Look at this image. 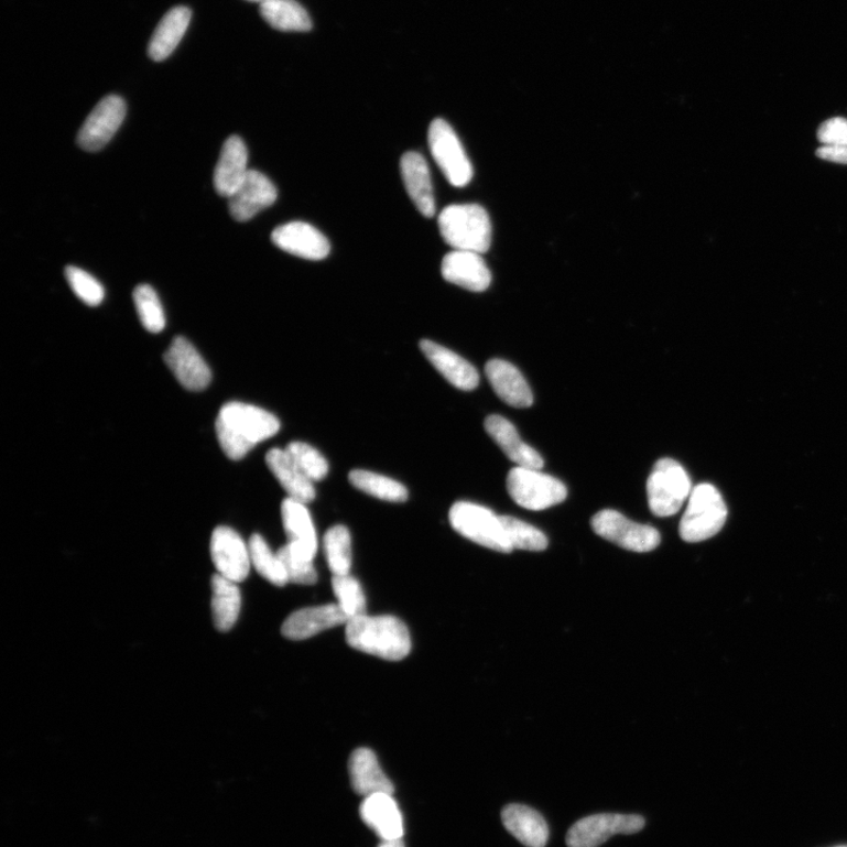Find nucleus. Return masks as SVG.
<instances>
[{
    "label": "nucleus",
    "mask_w": 847,
    "mask_h": 847,
    "mask_svg": "<svg viewBox=\"0 0 847 847\" xmlns=\"http://www.w3.org/2000/svg\"><path fill=\"white\" fill-rule=\"evenodd\" d=\"M281 422L273 413L246 403L225 404L216 421L222 453L232 460L245 458L251 449L276 434Z\"/></svg>",
    "instance_id": "obj_1"
},
{
    "label": "nucleus",
    "mask_w": 847,
    "mask_h": 847,
    "mask_svg": "<svg viewBox=\"0 0 847 847\" xmlns=\"http://www.w3.org/2000/svg\"><path fill=\"white\" fill-rule=\"evenodd\" d=\"M345 637L351 648L386 661H402L411 651L409 629L394 616L355 617L348 621Z\"/></svg>",
    "instance_id": "obj_2"
},
{
    "label": "nucleus",
    "mask_w": 847,
    "mask_h": 847,
    "mask_svg": "<svg viewBox=\"0 0 847 847\" xmlns=\"http://www.w3.org/2000/svg\"><path fill=\"white\" fill-rule=\"evenodd\" d=\"M439 231L454 250L487 252L491 247V220L477 204L449 205L438 218Z\"/></svg>",
    "instance_id": "obj_3"
},
{
    "label": "nucleus",
    "mask_w": 847,
    "mask_h": 847,
    "mask_svg": "<svg viewBox=\"0 0 847 847\" xmlns=\"http://www.w3.org/2000/svg\"><path fill=\"white\" fill-rule=\"evenodd\" d=\"M728 508L712 484H701L689 495L680 533L687 543H701L715 537L723 529Z\"/></svg>",
    "instance_id": "obj_4"
},
{
    "label": "nucleus",
    "mask_w": 847,
    "mask_h": 847,
    "mask_svg": "<svg viewBox=\"0 0 847 847\" xmlns=\"http://www.w3.org/2000/svg\"><path fill=\"white\" fill-rule=\"evenodd\" d=\"M449 524L463 537L490 550L511 553L513 551L500 515L488 508L458 501L448 513Z\"/></svg>",
    "instance_id": "obj_5"
},
{
    "label": "nucleus",
    "mask_w": 847,
    "mask_h": 847,
    "mask_svg": "<svg viewBox=\"0 0 847 847\" xmlns=\"http://www.w3.org/2000/svg\"><path fill=\"white\" fill-rule=\"evenodd\" d=\"M647 490L651 512L661 518L671 517L689 496L691 480L678 461L664 458L654 464Z\"/></svg>",
    "instance_id": "obj_6"
},
{
    "label": "nucleus",
    "mask_w": 847,
    "mask_h": 847,
    "mask_svg": "<svg viewBox=\"0 0 847 847\" xmlns=\"http://www.w3.org/2000/svg\"><path fill=\"white\" fill-rule=\"evenodd\" d=\"M508 492L514 503L532 511L558 506L567 497L564 484L540 470L517 466L508 476Z\"/></svg>",
    "instance_id": "obj_7"
},
{
    "label": "nucleus",
    "mask_w": 847,
    "mask_h": 847,
    "mask_svg": "<svg viewBox=\"0 0 847 847\" xmlns=\"http://www.w3.org/2000/svg\"><path fill=\"white\" fill-rule=\"evenodd\" d=\"M428 148L449 184L468 185L474 177L473 164L455 130L444 119H435L427 133Z\"/></svg>",
    "instance_id": "obj_8"
},
{
    "label": "nucleus",
    "mask_w": 847,
    "mask_h": 847,
    "mask_svg": "<svg viewBox=\"0 0 847 847\" xmlns=\"http://www.w3.org/2000/svg\"><path fill=\"white\" fill-rule=\"evenodd\" d=\"M599 537L633 552H650L661 544V534L650 525L634 523L618 511L602 510L591 521Z\"/></svg>",
    "instance_id": "obj_9"
},
{
    "label": "nucleus",
    "mask_w": 847,
    "mask_h": 847,
    "mask_svg": "<svg viewBox=\"0 0 847 847\" xmlns=\"http://www.w3.org/2000/svg\"><path fill=\"white\" fill-rule=\"evenodd\" d=\"M645 819L638 815L600 814L578 821L566 835L568 847H598L615 835L641 833Z\"/></svg>",
    "instance_id": "obj_10"
},
{
    "label": "nucleus",
    "mask_w": 847,
    "mask_h": 847,
    "mask_svg": "<svg viewBox=\"0 0 847 847\" xmlns=\"http://www.w3.org/2000/svg\"><path fill=\"white\" fill-rule=\"evenodd\" d=\"M126 116L123 98L111 95L101 99L79 130L78 145L88 152L100 151L122 127Z\"/></svg>",
    "instance_id": "obj_11"
},
{
    "label": "nucleus",
    "mask_w": 847,
    "mask_h": 847,
    "mask_svg": "<svg viewBox=\"0 0 847 847\" xmlns=\"http://www.w3.org/2000/svg\"><path fill=\"white\" fill-rule=\"evenodd\" d=\"M210 551L218 575L237 584L249 577L250 549L238 532L229 526L215 529Z\"/></svg>",
    "instance_id": "obj_12"
},
{
    "label": "nucleus",
    "mask_w": 847,
    "mask_h": 847,
    "mask_svg": "<svg viewBox=\"0 0 847 847\" xmlns=\"http://www.w3.org/2000/svg\"><path fill=\"white\" fill-rule=\"evenodd\" d=\"M167 368L186 390L203 391L210 386L213 373L209 366L184 337H176L164 355Z\"/></svg>",
    "instance_id": "obj_13"
},
{
    "label": "nucleus",
    "mask_w": 847,
    "mask_h": 847,
    "mask_svg": "<svg viewBox=\"0 0 847 847\" xmlns=\"http://www.w3.org/2000/svg\"><path fill=\"white\" fill-rule=\"evenodd\" d=\"M271 240L276 248L307 261H322L332 249L327 238L304 221L281 225L272 232Z\"/></svg>",
    "instance_id": "obj_14"
},
{
    "label": "nucleus",
    "mask_w": 847,
    "mask_h": 847,
    "mask_svg": "<svg viewBox=\"0 0 847 847\" xmlns=\"http://www.w3.org/2000/svg\"><path fill=\"white\" fill-rule=\"evenodd\" d=\"M279 197L274 184L257 170L249 174L237 192L229 198V209L237 221H248L268 209Z\"/></svg>",
    "instance_id": "obj_15"
},
{
    "label": "nucleus",
    "mask_w": 847,
    "mask_h": 847,
    "mask_svg": "<svg viewBox=\"0 0 847 847\" xmlns=\"http://www.w3.org/2000/svg\"><path fill=\"white\" fill-rule=\"evenodd\" d=\"M443 279L473 292L486 291L492 281L491 271L480 253L454 250L442 262Z\"/></svg>",
    "instance_id": "obj_16"
},
{
    "label": "nucleus",
    "mask_w": 847,
    "mask_h": 847,
    "mask_svg": "<svg viewBox=\"0 0 847 847\" xmlns=\"http://www.w3.org/2000/svg\"><path fill=\"white\" fill-rule=\"evenodd\" d=\"M248 161V148L240 137L231 135L225 141L214 175L215 189L219 196L229 199L243 184L250 171Z\"/></svg>",
    "instance_id": "obj_17"
},
{
    "label": "nucleus",
    "mask_w": 847,
    "mask_h": 847,
    "mask_svg": "<svg viewBox=\"0 0 847 847\" xmlns=\"http://www.w3.org/2000/svg\"><path fill=\"white\" fill-rule=\"evenodd\" d=\"M361 821L382 840L404 837V818L393 794L376 793L362 801Z\"/></svg>",
    "instance_id": "obj_18"
},
{
    "label": "nucleus",
    "mask_w": 847,
    "mask_h": 847,
    "mask_svg": "<svg viewBox=\"0 0 847 847\" xmlns=\"http://www.w3.org/2000/svg\"><path fill=\"white\" fill-rule=\"evenodd\" d=\"M349 618L343 612L338 604H326L322 607L306 608L290 615L282 627V633L292 641L304 639L347 625Z\"/></svg>",
    "instance_id": "obj_19"
},
{
    "label": "nucleus",
    "mask_w": 847,
    "mask_h": 847,
    "mask_svg": "<svg viewBox=\"0 0 847 847\" xmlns=\"http://www.w3.org/2000/svg\"><path fill=\"white\" fill-rule=\"evenodd\" d=\"M420 348L449 384L463 391H473L478 387L479 373L468 360L432 340H422Z\"/></svg>",
    "instance_id": "obj_20"
},
{
    "label": "nucleus",
    "mask_w": 847,
    "mask_h": 847,
    "mask_svg": "<svg viewBox=\"0 0 847 847\" xmlns=\"http://www.w3.org/2000/svg\"><path fill=\"white\" fill-rule=\"evenodd\" d=\"M401 174L406 192L417 210L426 218L436 214L434 186H432L430 169L423 155L419 152H408L401 160Z\"/></svg>",
    "instance_id": "obj_21"
},
{
    "label": "nucleus",
    "mask_w": 847,
    "mask_h": 847,
    "mask_svg": "<svg viewBox=\"0 0 847 847\" xmlns=\"http://www.w3.org/2000/svg\"><path fill=\"white\" fill-rule=\"evenodd\" d=\"M488 435L496 442L507 457L522 468L542 470L544 459L522 441L518 431L508 420L492 414L484 423Z\"/></svg>",
    "instance_id": "obj_22"
},
{
    "label": "nucleus",
    "mask_w": 847,
    "mask_h": 847,
    "mask_svg": "<svg viewBox=\"0 0 847 847\" xmlns=\"http://www.w3.org/2000/svg\"><path fill=\"white\" fill-rule=\"evenodd\" d=\"M486 373L492 389L501 401L518 409H525L532 405V391L521 371L512 366L511 362L492 359L488 361Z\"/></svg>",
    "instance_id": "obj_23"
},
{
    "label": "nucleus",
    "mask_w": 847,
    "mask_h": 847,
    "mask_svg": "<svg viewBox=\"0 0 847 847\" xmlns=\"http://www.w3.org/2000/svg\"><path fill=\"white\" fill-rule=\"evenodd\" d=\"M271 474L280 481L289 498L308 504L316 498L314 481L311 480L283 448H271L267 455Z\"/></svg>",
    "instance_id": "obj_24"
},
{
    "label": "nucleus",
    "mask_w": 847,
    "mask_h": 847,
    "mask_svg": "<svg viewBox=\"0 0 847 847\" xmlns=\"http://www.w3.org/2000/svg\"><path fill=\"white\" fill-rule=\"evenodd\" d=\"M282 518L287 544L307 558L315 560L318 550L317 532L306 504L287 498L282 504Z\"/></svg>",
    "instance_id": "obj_25"
},
{
    "label": "nucleus",
    "mask_w": 847,
    "mask_h": 847,
    "mask_svg": "<svg viewBox=\"0 0 847 847\" xmlns=\"http://www.w3.org/2000/svg\"><path fill=\"white\" fill-rule=\"evenodd\" d=\"M351 785L356 793L362 797L372 796L376 793L393 794L394 786L382 768H380L374 752L367 748L354 751L349 760Z\"/></svg>",
    "instance_id": "obj_26"
},
{
    "label": "nucleus",
    "mask_w": 847,
    "mask_h": 847,
    "mask_svg": "<svg viewBox=\"0 0 847 847\" xmlns=\"http://www.w3.org/2000/svg\"><path fill=\"white\" fill-rule=\"evenodd\" d=\"M508 832L528 847H545L549 827L540 812L522 804H510L501 811Z\"/></svg>",
    "instance_id": "obj_27"
},
{
    "label": "nucleus",
    "mask_w": 847,
    "mask_h": 847,
    "mask_svg": "<svg viewBox=\"0 0 847 847\" xmlns=\"http://www.w3.org/2000/svg\"><path fill=\"white\" fill-rule=\"evenodd\" d=\"M189 21L192 10L184 7L170 10L153 33L149 45L150 57L155 62L170 57L184 37Z\"/></svg>",
    "instance_id": "obj_28"
},
{
    "label": "nucleus",
    "mask_w": 847,
    "mask_h": 847,
    "mask_svg": "<svg viewBox=\"0 0 847 847\" xmlns=\"http://www.w3.org/2000/svg\"><path fill=\"white\" fill-rule=\"evenodd\" d=\"M211 589L214 625L218 631L228 632L237 623L240 613L241 595L238 584L217 574L211 579Z\"/></svg>",
    "instance_id": "obj_29"
},
{
    "label": "nucleus",
    "mask_w": 847,
    "mask_h": 847,
    "mask_svg": "<svg viewBox=\"0 0 847 847\" xmlns=\"http://www.w3.org/2000/svg\"><path fill=\"white\" fill-rule=\"evenodd\" d=\"M261 13L276 30L306 32L313 29L308 13L296 0H265L261 3Z\"/></svg>",
    "instance_id": "obj_30"
},
{
    "label": "nucleus",
    "mask_w": 847,
    "mask_h": 847,
    "mask_svg": "<svg viewBox=\"0 0 847 847\" xmlns=\"http://www.w3.org/2000/svg\"><path fill=\"white\" fill-rule=\"evenodd\" d=\"M349 479L356 489L374 498L392 501V503H403L409 497L408 489L403 484L383 475L354 470L350 473Z\"/></svg>",
    "instance_id": "obj_31"
},
{
    "label": "nucleus",
    "mask_w": 847,
    "mask_h": 847,
    "mask_svg": "<svg viewBox=\"0 0 847 847\" xmlns=\"http://www.w3.org/2000/svg\"><path fill=\"white\" fill-rule=\"evenodd\" d=\"M324 552L334 576L350 575L352 565L351 534L348 528L336 525L324 535Z\"/></svg>",
    "instance_id": "obj_32"
},
{
    "label": "nucleus",
    "mask_w": 847,
    "mask_h": 847,
    "mask_svg": "<svg viewBox=\"0 0 847 847\" xmlns=\"http://www.w3.org/2000/svg\"><path fill=\"white\" fill-rule=\"evenodd\" d=\"M251 564L256 572L275 586H285L289 578L279 553H273L261 534H252L250 542Z\"/></svg>",
    "instance_id": "obj_33"
},
{
    "label": "nucleus",
    "mask_w": 847,
    "mask_h": 847,
    "mask_svg": "<svg viewBox=\"0 0 847 847\" xmlns=\"http://www.w3.org/2000/svg\"><path fill=\"white\" fill-rule=\"evenodd\" d=\"M133 301L138 317H140L145 330L151 334L162 333L166 319L158 292L146 284L137 286L133 292Z\"/></svg>",
    "instance_id": "obj_34"
},
{
    "label": "nucleus",
    "mask_w": 847,
    "mask_h": 847,
    "mask_svg": "<svg viewBox=\"0 0 847 847\" xmlns=\"http://www.w3.org/2000/svg\"><path fill=\"white\" fill-rule=\"evenodd\" d=\"M333 587L338 605L350 619L367 615V598L360 583L350 575L334 576Z\"/></svg>",
    "instance_id": "obj_35"
},
{
    "label": "nucleus",
    "mask_w": 847,
    "mask_h": 847,
    "mask_svg": "<svg viewBox=\"0 0 847 847\" xmlns=\"http://www.w3.org/2000/svg\"><path fill=\"white\" fill-rule=\"evenodd\" d=\"M500 520L513 550L544 551L547 547L546 535L537 528L509 515H500Z\"/></svg>",
    "instance_id": "obj_36"
},
{
    "label": "nucleus",
    "mask_w": 847,
    "mask_h": 847,
    "mask_svg": "<svg viewBox=\"0 0 847 847\" xmlns=\"http://www.w3.org/2000/svg\"><path fill=\"white\" fill-rule=\"evenodd\" d=\"M279 556L284 565L289 582L301 585H313L318 580L314 560L302 555L295 547L286 544L280 549Z\"/></svg>",
    "instance_id": "obj_37"
},
{
    "label": "nucleus",
    "mask_w": 847,
    "mask_h": 847,
    "mask_svg": "<svg viewBox=\"0 0 847 847\" xmlns=\"http://www.w3.org/2000/svg\"><path fill=\"white\" fill-rule=\"evenodd\" d=\"M285 449L311 480L319 481L327 476V460L314 446L302 442H293Z\"/></svg>",
    "instance_id": "obj_38"
},
{
    "label": "nucleus",
    "mask_w": 847,
    "mask_h": 847,
    "mask_svg": "<svg viewBox=\"0 0 847 847\" xmlns=\"http://www.w3.org/2000/svg\"><path fill=\"white\" fill-rule=\"evenodd\" d=\"M65 276L75 295L86 305L98 306L106 297L102 285L89 272L76 267H67Z\"/></svg>",
    "instance_id": "obj_39"
},
{
    "label": "nucleus",
    "mask_w": 847,
    "mask_h": 847,
    "mask_svg": "<svg viewBox=\"0 0 847 847\" xmlns=\"http://www.w3.org/2000/svg\"><path fill=\"white\" fill-rule=\"evenodd\" d=\"M818 140L827 146H847V119L826 120L818 130Z\"/></svg>",
    "instance_id": "obj_40"
},
{
    "label": "nucleus",
    "mask_w": 847,
    "mask_h": 847,
    "mask_svg": "<svg viewBox=\"0 0 847 847\" xmlns=\"http://www.w3.org/2000/svg\"><path fill=\"white\" fill-rule=\"evenodd\" d=\"M819 159L838 164H847V146L823 145L817 150Z\"/></svg>",
    "instance_id": "obj_41"
},
{
    "label": "nucleus",
    "mask_w": 847,
    "mask_h": 847,
    "mask_svg": "<svg viewBox=\"0 0 847 847\" xmlns=\"http://www.w3.org/2000/svg\"><path fill=\"white\" fill-rule=\"evenodd\" d=\"M378 847H405V844L403 841V838L391 839V840H382V843H380Z\"/></svg>",
    "instance_id": "obj_42"
},
{
    "label": "nucleus",
    "mask_w": 847,
    "mask_h": 847,
    "mask_svg": "<svg viewBox=\"0 0 847 847\" xmlns=\"http://www.w3.org/2000/svg\"><path fill=\"white\" fill-rule=\"evenodd\" d=\"M249 2H259V3H263V2H265V0H249Z\"/></svg>",
    "instance_id": "obj_43"
},
{
    "label": "nucleus",
    "mask_w": 847,
    "mask_h": 847,
    "mask_svg": "<svg viewBox=\"0 0 847 847\" xmlns=\"http://www.w3.org/2000/svg\"><path fill=\"white\" fill-rule=\"evenodd\" d=\"M836 847H847V845H843V846H836Z\"/></svg>",
    "instance_id": "obj_44"
}]
</instances>
